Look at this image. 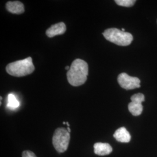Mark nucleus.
<instances>
[{"instance_id": "nucleus-1", "label": "nucleus", "mask_w": 157, "mask_h": 157, "mask_svg": "<svg viewBox=\"0 0 157 157\" xmlns=\"http://www.w3.org/2000/svg\"><path fill=\"white\" fill-rule=\"evenodd\" d=\"M88 72L87 63L81 59H76L73 61L69 70L67 71V81L73 86H81L86 82Z\"/></svg>"}, {"instance_id": "nucleus-2", "label": "nucleus", "mask_w": 157, "mask_h": 157, "mask_svg": "<svg viewBox=\"0 0 157 157\" xmlns=\"http://www.w3.org/2000/svg\"><path fill=\"white\" fill-rule=\"evenodd\" d=\"M34 69L35 67L31 57L11 62L6 67L7 73L15 77H22L30 75L33 72Z\"/></svg>"}, {"instance_id": "nucleus-3", "label": "nucleus", "mask_w": 157, "mask_h": 157, "mask_svg": "<svg viewBox=\"0 0 157 157\" xmlns=\"http://www.w3.org/2000/svg\"><path fill=\"white\" fill-rule=\"evenodd\" d=\"M102 34L108 41L121 46L130 45L133 39L132 34L117 28L108 29Z\"/></svg>"}, {"instance_id": "nucleus-4", "label": "nucleus", "mask_w": 157, "mask_h": 157, "mask_svg": "<svg viewBox=\"0 0 157 157\" xmlns=\"http://www.w3.org/2000/svg\"><path fill=\"white\" fill-rule=\"evenodd\" d=\"M70 133L67 130L59 128L56 130L52 137V144L59 152L67 151L70 141Z\"/></svg>"}, {"instance_id": "nucleus-5", "label": "nucleus", "mask_w": 157, "mask_h": 157, "mask_svg": "<svg viewBox=\"0 0 157 157\" xmlns=\"http://www.w3.org/2000/svg\"><path fill=\"white\" fill-rule=\"evenodd\" d=\"M118 82L121 87L125 90H133L140 87V80L136 77L130 76L127 73L119 74Z\"/></svg>"}, {"instance_id": "nucleus-6", "label": "nucleus", "mask_w": 157, "mask_h": 157, "mask_svg": "<svg viewBox=\"0 0 157 157\" xmlns=\"http://www.w3.org/2000/svg\"><path fill=\"white\" fill-rule=\"evenodd\" d=\"M144 95L141 93L135 94L131 97L132 101L128 105V109L133 116H139L143 112L142 102L144 101Z\"/></svg>"}, {"instance_id": "nucleus-7", "label": "nucleus", "mask_w": 157, "mask_h": 157, "mask_svg": "<svg viewBox=\"0 0 157 157\" xmlns=\"http://www.w3.org/2000/svg\"><path fill=\"white\" fill-rule=\"evenodd\" d=\"M67 30L65 24L63 22H59L53 25L46 31V35L48 37H53L57 35L63 34Z\"/></svg>"}, {"instance_id": "nucleus-8", "label": "nucleus", "mask_w": 157, "mask_h": 157, "mask_svg": "<svg viewBox=\"0 0 157 157\" xmlns=\"http://www.w3.org/2000/svg\"><path fill=\"white\" fill-rule=\"evenodd\" d=\"M6 10L12 13L21 14L25 12L24 5L20 1H8L6 4Z\"/></svg>"}, {"instance_id": "nucleus-9", "label": "nucleus", "mask_w": 157, "mask_h": 157, "mask_svg": "<svg viewBox=\"0 0 157 157\" xmlns=\"http://www.w3.org/2000/svg\"><path fill=\"white\" fill-rule=\"evenodd\" d=\"M94 153L98 155H107L112 151V147L108 143H97L94 145Z\"/></svg>"}, {"instance_id": "nucleus-10", "label": "nucleus", "mask_w": 157, "mask_h": 157, "mask_svg": "<svg viewBox=\"0 0 157 157\" xmlns=\"http://www.w3.org/2000/svg\"><path fill=\"white\" fill-rule=\"evenodd\" d=\"M114 138L121 143H128L131 139V136L129 132L124 127L117 129L113 134Z\"/></svg>"}, {"instance_id": "nucleus-11", "label": "nucleus", "mask_w": 157, "mask_h": 157, "mask_svg": "<svg viewBox=\"0 0 157 157\" xmlns=\"http://www.w3.org/2000/svg\"><path fill=\"white\" fill-rule=\"evenodd\" d=\"M20 105V102L13 94H9L7 97L6 107L11 109H15Z\"/></svg>"}, {"instance_id": "nucleus-12", "label": "nucleus", "mask_w": 157, "mask_h": 157, "mask_svg": "<svg viewBox=\"0 0 157 157\" xmlns=\"http://www.w3.org/2000/svg\"><path fill=\"white\" fill-rule=\"evenodd\" d=\"M115 2L118 6L130 7L133 6L136 1L135 0H115Z\"/></svg>"}, {"instance_id": "nucleus-13", "label": "nucleus", "mask_w": 157, "mask_h": 157, "mask_svg": "<svg viewBox=\"0 0 157 157\" xmlns=\"http://www.w3.org/2000/svg\"><path fill=\"white\" fill-rule=\"evenodd\" d=\"M22 157H37L33 152L31 151H24L22 152Z\"/></svg>"}, {"instance_id": "nucleus-14", "label": "nucleus", "mask_w": 157, "mask_h": 157, "mask_svg": "<svg viewBox=\"0 0 157 157\" xmlns=\"http://www.w3.org/2000/svg\"><path fill=\"white\" fill-rule=\"evenodd\" d=\"M69 69H70V67H69V66H66V67H65V69H66V70L69 71Z\"/></svg>"}, {"instance_id": "nucleus-15", "label": "nucleus", "mask_w": 157, "mask_h": 157, "mask_svg": "<svg viewBox=\"0 0 157 157\" xmlns=\"http://www.w3.org/2000/svg\"><path fill=\"white\" fill-rule=\"evenodd\" d=\"M67 131H68L69 133L71 132V129H70V128H69V127H68V128H67Z\"/></svg>"}, {"instance_id": "nucleus-16", "label": "nucleus", "mask_w": 157, "mask_h": 157, "mask_svg": "<svg viewBox=\"0 0 157 157\" xmlns=\"http://www.w3.org/2000/svg\"><path fill=\"white\" fill-rule=\"evenodd\" d=\"M124 30H125V29H122V31H123V32H124Z\"/></svg>"}]
</instances>
